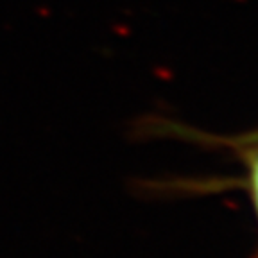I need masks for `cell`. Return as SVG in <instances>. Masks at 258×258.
I'll use <instances>...</instances> for the list:
<instances>
[{"mask_svg":"<svg viewBox=\"0 0 258 258\" xmlns=\"http://www.w3.org/2000/svg\"><path fill=\"white\" fill-rule=\"evenodd\" d=\"M249 176H251V192H253V201L256 206V214H258V147L253 151L249 160Z\"/></svg>","mask_w":258,"mask_h":258,"instance_id":"obj_1","label":"cell"}]
</instances>
